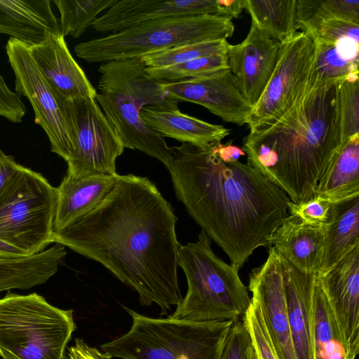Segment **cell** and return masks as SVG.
<instances>
[{
  "instance_id": "1",
  "label": "cell",
  "mask_w": 359,
  "mask_h": 359,
  "mask_svg": "<svg viewBox=\"0 0 359 359\" xmlns=\"http://www.w3.org/2000/svg\"><path fill=\"white\" fill-rule=\"evenodd\" d=\"M177 219L171 205L147 177L116 174L105 199L53 231V243L100 263L137 292L141 305L156 304L162 315L167 314L182 299Z\"/></svg>"
},
{
  "instance_id": "2",
  "label": "cell",
  "mask_w": 359,
  "mask_h": 359,
  "mask_svg": "<svg viewBox=\"0 0 359 359\" xmlns=\"http://www.w3.org/2000/svg\"><path fill=\"white\" fill-rule=\"evenodd\" d=\"M214 145L171 147L167 169L177 200L239 270L258 248L271 247L290 200L250 165L222 158Z\"/></svg>"
},
{
  "instance_id": "3",
  "label": "cell",
  "mask_w": 359,
  "mask_h": 359,
  "mask_svg": "<svg viewBox=\"0 0 359 359\" xmlns=\"http://www.w3.org/2000/svg\"><path fill=\"white\" fill-rule=\"evenodd\" d=\"M339 83L309 85L273 123L250 130L243 140L248 164L293 203L314 196L317 184L343 144Z\"/></svg>"
},
{
  "instance_id": "4",
  "label": "cell",
  "mask_w": 359,
  "mask_h": 359,
  "mask_svg": "<svg viewBox=\"0 0 359 359\" xmlns=\"http://www.w3.org/2000/svg\"><path fill=\"white\" fill-rule=\"evenodd\" d=\"M142 57L101 63L95 100L121 138L124 148L136 149L161 161L167 168L172 148L142 118L145 106L177 109L168 98L160 82L146 72Z\"/></svg>"
},
{
  "instance_id": "5",
  "label": "cell",
  "mask_w": 359,
  "mask_h": 359,
  "mask_svg": "<svg viewBox=\"0 0 359 359\" xmlns=\"http://www.w3.org/2000/svg\"><path fill=\"white\" fill-rule=\"evenodd\" d=\"M211 241L201 231L196 241L180 245L179 266L188 288L169 318L208 323L236 322L245 315L250 304L248 288L241 281L239 270L214 253Z\"/></svg>"
},
{
  "instance_id": "6",
  "label": "cell",
  "mask_w": 359,
  "mask_h": 359,
  "mask_svg": "<svg viewBox=\"0 0 359 359\" xmlns=\"http://www.w3.org/2000/svg\"><path fill=\"white\" fill-rule=\"evenodd\" d=\"M132 325L124 334L100 346L110 358L220 359L234 322L191 323L154 318L125 308Z\"/></svg>"
},
{
  "instance_id": "7",
  "label": "cell",
  "mask_w": 359,
  "mask_h": 359,
  "mask_svg": "<svg viewBox=\"0 0 359 359\" xmlns=\"http://www.w3.org/2000/svg\"><path fill=\"white\" fill-rule=\"evenodd\" d=\"M232 20L213 15L169 18L145 22L76 45V55L89 63L142 57L184 43L226 39Z\"/></svg>"
},
{
  "instance_id": "8",
  "label": "cell",
  "mask_w": 359,
  "mask_h": 359,
  "mask_svg": "<svg viewBox=\"0 0 359 359\" xmlns=\"http://www.w3.org/2000/svg\"><path fill=\"white\" fill-rule=\"evenodd\" d=\"M75 329L73 310L53 306L36 293L8 292L0 299L3 359H66Z\"/></svg>"
},
{
  "instance_id": "9",
  "label": "cell",
  "mask_w": 359,
  "mask_h": 359,
  "mask_svg": "<svg viewBox=\"0 0 359 359\" xmlns=\"http://www.w3.org/2000/svg\"><path fill=\"white\" fill-rule=\"evenodd\" d=\"M57 190L22 165L0 195V240L29 255L53 243Z\"/></svg>"
},
{
  "instance_id": "10",
  "label": "cell",
  "mask_w": 359,
  "mask_h": 359,
  "mask_svg": "<svg viewBox=\"0 0 359 359\" xmlns=\"http://www.w3.org/2000/svg\"><path fill=\"white\" fill-rule=\"evenodd\" d=\"M72 143L67 172L76 177L116 175L123 142L95 99L64 101Z\"/></svg>"
},
{
  "instance_id": "11",
  "label": "cell",
  "mask_w": 359,
  "mask_h": 359,
  "mask_svg": "<svg viewBox=\"0 0 359 359\" xmlns=\"http://www.w3.org/2000/svg\"><path fill=\"white\" fill-rule=\"evenodd\" d=\"M6 50L15 74L16 93L26 97L31 103L35 123L48 136L51 151L67 161L72 151V143L65 100L53 90L41 73L28 44L11 37Z\"/></svg>"
},
{
  "instance_id": "12",
  "label": "cell",
  "mask_w": 359,
  "mask_h": 359,
  "mask_svg": "<svg viewBox=\"0 0 359 359\" xmlns=\"http://www.w3.org/2000/svg\"><path fill=\"white\" fill-rule=\"evenodd\" d=\"M316 50L313 39L303 31L282 43L273 72L252 108L250 130L273 123L295 104L306 86Z\"/></svg>"
},
{
  "instance_id": "13",
  "label": "cell",
  "mask_w": 359,
  "mask_h": 359,
  "mask_svg": "<svg viewBox=\"0 0 359 359\" xmlns=\"http://www.w3.org/2000/svg\"><path fill=\"white\" fill-rule=\"evenodd\" d=\"M243 9V0H116L91 27L99 32L114 33L169 18L213 15L232 20Z\"/></svg>"
},
{
  "instance_id": "14",
  "label": "cell",
  "mask_w": 359,
  "mask_h": 359,
  "mask_svg": "<svg viewBox=\"0 0 359 359\" xmlns=\"http://www.w3.org/2000/svg\"><path fill=\"white\" fill-rule=\"evenodd\" d=\"M283 43L272 39L254 20L240 43H228V67L236 86L253 107L266 88L278 60Z\"/></svg>"
},
{
  "instance_id": "15",
  "label": "cell",
  "mask_w": 359,
  "mask_h": 359,
  "mask_svg": "<svg viewBox=\"0 0 359 359\" xmlns=\"http://www.w3.org/2000/svg\"><path fill=\"white\" fill-rule=\"evenodd\" d=\"M348 359L359 352V244L333 268L318 276Z\"/></svg>"
},
{
  "instance_id": "16",
  "label": "cell",
  "mask_w": 359,
  "mask_h": 359,
  "mask_svg": "<svg viewBox=\"0 0 359 359\" xmlns=\"http://www.w3.org/2000/svg\"><path fill=\"white\" fill-rule=\"evenodd\" d=\"M160 87L173 101L200 104L239 126L248 123L252 107L236 86L229 69L182 81L160 82Z\"/></svg>"
},
{
  "instance_id": "17",
  "label": "cell",
  "mask_w": 359,
  "mask_h": 359,
  "mask_svg": "<svg viewBox=\"0 0 359 359\" xmlns=\"http://www.w3.org/2000/svg\"><path fill=\"white\" fill-rule=\"evenodd\" d=\"M248 290L259 302L280 359H297L288 314L279 253L271 246L264 264L249 275Z\"/></svg>"
},
{
  "instance_id": "18",
  "label": "cell",
  "mask_w": 359,
  "mask_h": 359,
  "mask_svg": "<svg viewBox=\"0 0 359 359\" xmlns=\"http://www.w3.org/2000/svg\"><path fill=\"white\" fill-rule=\"evenodd\" d=\"M29 49L46 81L62 99H95L96 89L74 59L61 33H49Z\"/></svg>"
},
{
  "instance_id": "19",
  "label": "cell",
  "mask_w": 359,
  "mask_h": 359,
  "mask_svg": "<svg viewBox=\"0 0 359 359\" xmlns=\"http://www.w3.org/2000/svg\"><path fill=\"white\" fill-rule=\"evenodd\" d=\"M280 256L287 314L297 358L316 359L315 284L317 274L302 273Z\"/></svg>"
},
{
  "instance_id": "20",
  "label": "cell",
  "mask_w": 359,
  "mask_h": 359,
  "mask_svg": "<svg viewBox=\"0 0 359 359\" xmlns=\"http://www.w3.org/2000/svg\"><path fill=\"white\" fill-rule=\"evenodd\" d=\"M271 246L299 271L317 274L324 249V228L290 215L274 231Z\"/></svg>"
},
{
  "instance_id": "21",
  "label": "cell",
  "mask_w": 359,
  "mask_h": 359,
  "mask_svg": "<svg viewBox=\"0 0 359 359\" xmlns=\"http://www.w3.org/2000/svg\"><path fill=\"white\" fill-rule=\"evenodd\" d=\"M144 122L163 137H167L204 149L221 142L230 130L183 114L177 109L145 106L141 111Z\"/></svg>"
},
{
  "instance_id": "22",
  "label": "cell",
  "mask_w": 359,
  "mask_h": 359,
  "mask_svg": "<svg viewBox=\"0 0 359 359\" xmlns=\"http://www.w3.org/2000/svg\"><path fill=\"white\" fill-rule=\"evenodd\" d=\"M49 33H60L50 1L0 0V34L32 46L43 41Z\"/></svg>"
},
{
  "instance_id": "23",
  "label": "cell",
  "mask_w": 359,
  "mask_h": 359,
  "mask_svg": "<svg viewBox=\"0 0 359 359\" xmlns=\"http://www.w3.org/2000/svg\"><path fill=\"white\" fill-rule=\"evenodd\" d=\"M115 176L99 175L76 177L66 172L56 187L54 231L66 227L98 206L111 191Z\"/></svg>"
},
{
  "instance_id": "24",
  "label": "cell",
  "mask_w": 359,
  "mask_h": 359,
  "mask_svg": "<svg viewBox=\"0 0 359 359\" xmlns=\"http://www.w3.org/2000/svg\"><path fill=\"white\" fill-rule=\"evenodd\" d=\"M324 228V249L318 276L333 268L359 244V197L333 204Z\"/></svg>"
},
{
  "instance_id": "25",
  "label": "cell",
  "mask_w": 359,
  "mask_h": 359,
  "mask_svg": "<svg viewBox=\"0 0 359 359\" xmlns=\"http://www.w3.org/2000/svg\"><path fill=\"white\" fill-rule=\"evenodd\" d=\"M314 195L332 204L359 197V135L343 143L319 180Z\"/></svg>"
},
{
  "instance_id": "26",
  "label": "cell",
  "mask_w": 359,
  "mask_h": 359,
  "mask_svg": "<svg viewBox=\"0 0 359 359\" xmlns=\"http://www.w3.org/2000/svg\"><path fill=\"white\" fill-rule=\"evenodd\" d=\"M243 4L251 20L280 43L301 28L297 0H243Z\"/></svg>"
},
{
  "instance_id": "27",
  "label": "cell",
  "mask_w": 359,
  "mask_h": 359,
  "mask_svg": "<svg viewBox=\"0 0 359 359\" xmlns=\"http://www.w3.org/2000/svg\"><path fill=\"white\" fill-rule=\"evenodd\" d=\"M316 359H346L340 333L318 275L315 284Z\"/></svg>"
},
{
  "instance_id": "28",
  "label": "cell",
  "mask_w": 359,
  "mask_h": 359,
  "mask_svg": "<svg viewBox=\"0 0 359 359\" xmlns=\"http://www.w3.org/2000/svg\"><path fill=\"white\" fill-rule=\"evenodd\" d=\"M313 39L316 50L309 75L308 84L339 83L353 75H358V63L344 59L338 52L335 43Z\"/></svg>"
},
{
  "instance_id": "29",
  "label": "cell",
  "mask_w": 359,
  "mask_h": 359,
  "mask_svg": "<svg viewBox=\"0 0 359 359\" xmlns=\"http://www.w3.org/2000/svg\"><path fill=\"white\" fill-rule=\"evenodd\" d=\"M116 0H53L60 14V31L64 36L78 38L92 26L97 15Z\"/></svg>"
},
{
  "instance_id": "30",
  "label": "cell",
  "mask_w": 359,
  "mask_h": 359,
  "mask_svg": "<svg viewBox=\"0 0 359 359\" xmlns=\"http://www.w3.org/2000/svg\"><path fill=\"white\" fill-rule=\"evenodd\" d=\"M227 69L225 52L163 67H146V72L155 81L173 83L198 78Z\"/></svg>"
},
{
  "instance_id": "31",
  "label": "cell",
  "mask_w": 359,
  "mask_h": 359,
  "mask_svg": "<svg viewBox=\"0 0 359 359\" xmlns=\"http://www.w3.org/2000/svg\"><path fill=\"white\" fill-rule=\"evenodd\" d=\"M300 27L330 19L359 24V0H297Z\"/></svg>"
},
{
  "instance_id": "32",
  "label": "cell",
  "mask_w": 359,
  "mask_h": 359,
  "mask_svg": "<svg viewBox=\"0 0 359 359\" xmlns=\"http://www.w3.org/2000/svg\"><path fill=\"white\" fill-rule=\"evenodd\" d=\"M226 39L184 43L143 57L147 67L158 68L226 52Z\"/></svg>"
},
{
  "instance_id": "33",
  "label": "cell",
  "mask_w": 359,
  "mask_h": 359,
  "mask_svg": "<svg viewBox=\"0 0 359 359\" xmlns=\"http://www.w3.org/2000/svg\"><path fill=\"white\" fill-rule=\"evenodd\" d=\"M242 321L257 358L280 359L261 306L255 298L250 299V304L242 318Z\"/></svg>"
},
{
  "instance_id": "34",
  "label": "cell",
  "mask_w": 359,
  "mask_h": 359,
  "mask_svg": "<svg viewBox=\"0 0 359 359\" xmlns=\"http://www.w3.org/2000/svg\"><path fill=\"white\" fill-rule=\"evenodd\" d=\"M339 105L343 142L359 135V82L354 75L339 85Z\"/></svg>"
},
{
  "instance_id": "35",
  "label": "cell",
  "mask_w": 359,
  "mask_h": 359,
  "mask_svg": "<svg viewBox=\"0 0 359 359\" xmlns=\"http://www.w3.org/2000/svg\"><path fill=\"white\" fill-rule=\"evenodd\" d=\"M301 29L313 38L330 43H335L344 37L359 40V24L343 20H320L304 26Z\"/></svg>"
},
{
  "instance_id": "36",
  "label": "cell",
  "mask_w": 359,
  "mask_h": 359,
  "mask_svg": "<svg viewBox=\"0 0 359 359\" xmlns=\"http://www.w3.org/2000/svg\"><path fill=\"white\" fill-rule=\"evenodd\" d=\"M332 205L325 198L314 195L303 202L290 201L288 213L305 224L324 226L330 220Z\"/></svg>"
},
{
  "instance_id": "37",
  "label": "cell",
  "mask_w": 359,
  "mask_h": 359,
  "mask_svg": "<svg viewBox=\"0 0 359 359\" xmlns=\"http://www.w3.org/2000/svg\"><path fill=\"white\" fill-rule=\"evenodd\" d=\"M250 345L243 321L237 320L233 323L227 335L220 359H247Z\"/></svg>"
},
{
  "instance_id": "38",
  "label": "cell",
  "mask_w": 359,
  "mask_h": 359,
  "mask_svg": "<svg viewBox=\"0 0 359 359\" xmlns=\"http://www.w3.org/2000/svg\"><path fill=\"white\" fill-rule=\"evenodd\" d=\"M26 108L20 95L11 90L0 74V116L18 123L22 121Z\"/></svg>"
},
{
  "instance_id": "39",
  "label": "cell",
  "mask_w": 359,
  "mask_h": 359,
  "mask_svg": "<svg viewBox=\"0 0 359 359\" xmlns=\"http://www.w3.org/2000/svg\"><path fill=\"white\" fill-rule=\"evenodd\" d=\"M70 359H111L97 348L88 345L82 339L76 338L74 344L68 348Z\"/></svg>"
},
{
  "instance_id": "40",
  "label": "cell",
  "mask_w": 359,
  "mask_h": 359,
  "mask_svg": "<svg viewBox=\"0 0 359 359\" xmlns=\"http://www.w3.org/2000/svg\"><path fill=\"white\" fill-rule=\"evenodd\" d=\"M21 167L13 156L6 155L0 150V195Z\"/></svg>"
},
{
  "instance_id": "41",
  "label": "cell",
  "mask_w": 359,
  "mask_h": 359,
  "mask_svg": "<svg viewBox=\"0 0 359 359\" xmlns=\"http://www.w3.org/2000/svg\"><path fill=\"white\" fill-rule=\"evenodd\" d=\"M29 256L24 251L0 240V258L17 259Z\"/></svg>"
},
{
  "instance_id": "42",
  "label": "cell",
  "mask_w": 359,
  "mask_h": 359,
  "mask_svg": "<svg viewBox=\"0 0 359 359\" xmlns=\"http://www.w3.org/2000/svg\"><path fill=\"white\" fill-rule=\"evenodd\" d=\"M247 359H258L255 352L252 347V345H250L249 348Z\"/></svg>"
},
{
  "instance_id": "43",
  "label": "cell",
  "mask_w": 359,
  "mask_h": 359,
  "mask_svg": "<svg viewBox=\"0 0 359 359\" xmlns=\"http://www.w3.org/2000/svg\"><path fill=\"white\" fill-rule=\"evenodd\" d=\"M346 359H348L347 358H346Z\"/></svg>"
}]
</instances>
